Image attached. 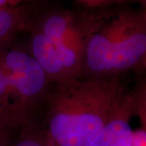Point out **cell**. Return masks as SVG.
Instances as JSON below:
<instances>
[{"label": "cell", "instance_id": "1", "mask_svg": "<svg viewBox=\"0 0 146 146\" xmlns=\"http://www.w3.org/2000/svg\"><path fill=\"white\" fill-rule=\"evenodd\" d=\"M54 85L46 100L51 146L89 145L123 94L119 77L78 78Z\"/></svg>", "mask_w": 146, "mask_h": 146}, {"label": "cell", "instance_id": "2", "mask_svg": "<svg viewBox=\"0 0 146 146\" xmlns=\"http://www.w3.org/2000/svg\"><path fill=\"white\" fill-rule=\"evenodd\" d=\"M83 63L80 78H112L146 59V10L121 9L81 17Z\"/></svg>", "mask_w": 146, "mask_h": 146}, {"label": "cell", "instance_id": "3", "mask_svg": "<svg viewBox=\"0 0 146 146\" xmlns=\"http://www.w3.org/2000/svg\"><path fill=\"white\" fill-rule=\"evenodd\" d=\"M11 41L0 46V63L8 76L15 107L29 124L33 113L46 102L52 84L31 54L13 46Z\"/></svg>", "mask_w": 146, "mask_h": 146}, {"label": "cell", "instance_id": "4", "mask_svg": "<svg viewBox=\"0 0 146 146\" xmlns=\"http://www.w3.org/2000/svg\"><path fill=\"white\" fill-rule=\"evenodd\" d=\"M29 53L42 67L52 84L80 78L84 43H54L33 29Z\"/></svg>", "mask_w": 146, "mask_h": 146}, {"label": "cell", "instance_id": "5", "mask_svg": "<svg viewBox=\"0 0 146 146\" xmlns=\"http://www.w3.org/2000/svg\"><path fill=\"white\" fill-rule=\"evenodd\" d=\"M135 115V96L123 94L109 120L88 146H131L133 130L131 118Z\"/></svg>", "mask_w": 146, "mask_h": 146}, {"label": "cell", "instance_id": "6", "mask_svg": "<svg viewBox=\"0 0 146 146\" xmlns=\"http://www.w3.org/2000/svg\"><path fill=\"white\" fill-rule=\"evenodd\" d=\"M33 29L54 43H84L81 19L68 12H53L37 21Z\"/></svg>", "mask_w": 146, "mask_h": 146}, {"label": "cell", "instance_id": "7", "mask_svg": "<svg viewBox=\"0 0 146 146\" xmlns=\"http://www.w3.org/2000/svg\"><path fill=\"white\" fill-rule=\"evenodd\" d=\"M29 11L24 6L0 8V46L13 39L17 33L28 26Z\"/></svg>", "mask_w": 146, "mask_h": 146}, {"label": "cell", "instance_id": "8", "mask_svg": "<svg viewBox=\"0 0 146 146\" xmlns=\"http://www.w3.org/2000/svg\"><path fill=\"white\" fill-rule=\"evenodd\" d=\"M0 105L5 107L6 109L10 110L16 117L21 127L26 125V123H25V121L23 120L22 117L20 115L19 112L15 107L9 78L1 63H0Z\"/></svg>", "mask_w": 146, "mask_h": 146}, {"label": "cell", "instance_id": "9", "mask_svg": "<svg viewBox=\"0 0 146 146\" xmlns=\"http://www.w3.org/2000/svg\"><path fill=\"white\" fill-rule=\"evenodd\" d=\"M22 132L17 141L10 146H51L46 130H38L30 127V123L23 127Z\"/></svg>", "mask_w": 146, "mask_h": 146}, {"label": "cell", "instance_id": "10", "mask_svg": "<svg viewBox=\"0 0 146 146\" xmlns=\"http://www.w3.org/2000/svg\"><path fill=\"white\" fill-rule=\"evenodd\" d=\"M135 96V114L141 121L142 129L146 132V84L141 87Z\"/></svg>", "mask_w": 146, "mask_h": 146}, {"label": "cell", "instance_id": "11", "mask_svg": "<svg viewBox=\"0 0 146 146\" xmlns=\"http://www.w3.org/2000/svg\"><path fill=\"white\" fill-rule=\"evenodd\" d=\"M18 127H21V125L14 115L0 105V128L11 131Z\"/></svg>", "mask_w": 146, "mask_h": 146}, {"label": "cell", "instance_id": "12", "mask_svg": "<svg viewBox=\"0 0 146 146\" xmlns=\"http://www.w3.org/2000/svg\"><path fill=\"white\" fill-rule=\"evenodd\" d=\"M131 146H146V132L140 128L133 131V139Z\"/></svg>", "mask_w": 146, "mask_h": 146}, {"label": "cell", "instance_id": "13", "mask_svg": "<svg viewBox=\"0 0 146 146\" xmlns=\"http://www.w3.org/2000/svg\"><path fill=\"white\" fill-rule=\"evenodd\" d=\"M10 130L0 128V146L11 145Z\"/></svg>", "mask_w": 146, "mask_h": 146}, {"label": "cell", "instance_id": "14", "mask_svg": "<svg viewBox=\"0 0 146 146\" xmlns=\"http://www.w3.org/2000/svg\"><path fill=\"white\" fill-rule=\"evenodd\" d=\"M79 1L91 7H98V6H102L107 3H110L116 0H79Z\"/></svg>", "mask_w": 146, "mask_h": 146}, {"label": "cell", "instance_id": "15", "mask_svg": "<svg viewBox=\"0 0 146 146\" xmlns=\"http://www.w3.org/2000/svg\"><path fill=\"white\" fill-rule=\"evenodd\" d=\"M25 1H28V0H0V8L19 6L23 2H25Z\"/></svg>", "mask_w": 146, "mask_h": 146}, {"label": "cell", "instance_id": "16", "mask_svg": "<svg viewBox=\"0 0 146 146\" xmlns=\"http://www.w3.org/2000/svg\"><path fill=\"white\" fill-rule=\"evenodd\" d=\"M137 1L141 3V5L144 7V9L146 10V0H137Z\"/></svg>", "mask_w": 146, "mask_h": 146}, {"label": "cell", "instance_id": "17", "mask_svg": "<svg viewBox=\"0 0 146 146\" xmlns=\"http://www.w3.org/2000/svg\"><path fill=\"white\" fill-rule=\"evenodd\" d=\"M142 67H143V68H145V71H146V59H145V61L144 62V63H143V65H142Z\"/></svg>", "mask_w": 146, "mask_h": 146}]
</instances>
